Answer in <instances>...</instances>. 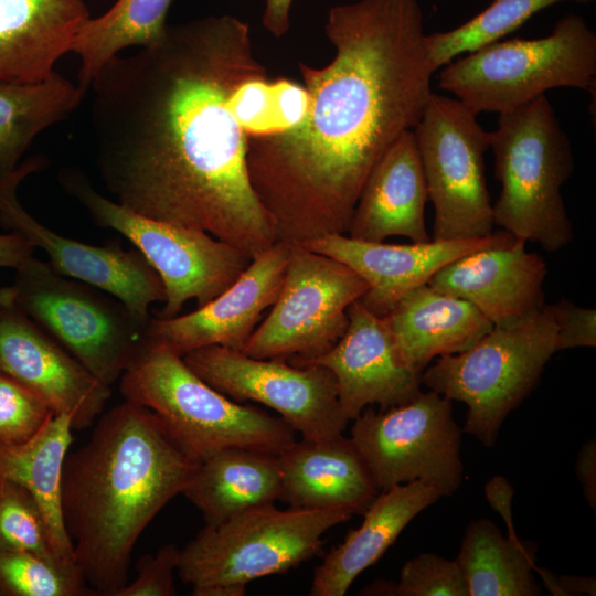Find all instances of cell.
<instances>
[{"label":"cell","instance_id":"obj_1","mask_svg":"<svg viewBox=\"0 0 596 596\" xmlns=\"http://www.w3.org/2000/svg\"><path fill=\"white\" fill-rule=\"evenodd\" d=\"M265 73L248 24L230 14L168 25L156 43L108 61L88 89L97 168L115 201L249 259L274 245L230 99Z\"/></svg>","mask_w":596,"mask_h":596},{"label":"cell","instance_id":"obj_2","mask_svg":"<svg viewBox=\"0 0 596 596\" xmlns=\"http://www.w3.org/2000/svg\"><path fill=\"white\" fill-rule=\"evenodd\" d=\"M324 32L332 60L299 63L309 98L302 124L247 139L251 185L287 244L347 234L371 170L415 128L433 93L418 0L334 6Z\"/></svg>","mask_w":596,"mask_h":596},{"label":"cell","instance_id":"obj_3","mask_svg":"<svg viewBox=\"0 0 596 596\" xmlns=\"http://www.w3.org/2000/svg\"><path fill=\"white\" fill-rule=\"evenodd\" d=\"M196 465L149 409L128 401L104 413L86 444L67 454L62 517L93 595L116 596L128 583L139 536L182 493Z\"/></svg>","mask_w":596,"mask_h":596},{"label":"cell","instance_id":"obj_4","mask_svg":"<svg viewBox=\"0 0 596 596\" xmlns=\"http://www.w3.org/2000/svg\"><path fill=\"white\" fill-rule=\"evenodd\" d=\"M125 401L149 409L174 444L200 462L226 448L279 455L296 440L281 417L222 394L164 345L145 340L120 376Z\"/></svg>","mask_w":596,"mask_h":596},{"label":"cell","instance_id":"obj_5","mask_svg":"<svg viewBox=\"0 0 596 596\" xmlns=\"http://www.w3.org/2000/svg\"><path fill=\"white\" fill-rule=\"evenodd\" d=\"M494 174L501 191L494 225L514 236L557 252L573 240L561 194L574 170L571 141L545 95L499 114L490 132Z\"/></svg>","mask_w":596,"mask_h":596},{"label":"cell","instance_id":"obj_6","mask_svg":"<svg viewBox=\"0 0 596 596\" xmlns=\"http://www.w3.org/2000/svg\"><path fill=\"white\" fill-rule=\"evenodd\" d=\"M352 517L344 510L252 507L205 524L180 549L177 574L193 596H244L252 581L321 554L323 534Z\"/></svg>","mask_w":596,"mask_h":596},{"label":"cell","instance_id":"obj_7","mask_svg":"<svg viewBox=\"0 0 596 596\" xmlns=\"http://www.w3.org/2000/svg\"><path fill=\"white\" fill-rule=\"evenodd\" d=\"M596 34L570 13L550 35L499 40L443 66L438 86L468 109L502 114L556 87L595 92Z\"/></svg>","mask_w":596,"mask_h":596},{"label":"cell","instance_id":"obj_8","mask_svg":"<svg viewBox=\"0 0 596 596\" xmlns=\"http://www.w3.org/2000/svg\"><path fill=\"white\" fill-rule=\"evenodd\" d=\"M557 352L549 305L493 326L472 347L437 358L422 372V385L467 405L464 430L492 447L508 416L535 387Z\"/></svg>","mask_w":596,"mask_h":596},{"label":"cell","instance_id":"obj_9","mask_svg":"<svg viewBox=\"0 0 596 596\" xmlns=\"http://www.w3.org/2000/svg\"><path fill=\"white\" fill-rule=\"evenodd\" d=\"M0 296L24 312L81 362L111 386L146 340L150 320L137 317L114 296L63 276L31 257L17 269Z\"/></svg>","mask_w":596,"mask_h":596},{"label":"cell","instance_id":"obj_10","mask_svg":"<svg viewBox=\"0 0 596 596\" xmlns=\"http://www.w3.org/2000/svg\"><path fill=\"white\" fill-rule=\"evenodd\" d=\"M64 189L87 210L99 226L129 240L159 275L163 308L158 317L178 316L195 299L202 307L230 287L252 259L209 233L147 217L98 193L76 172L60 177Z\"/></svg>","mask_w":596,"mask_h":596},{"label":"cell","instance_id":"obj_11","mask_svg":"<svg viewBox=\"0 0 596 596\" xmlns=\"http://www.w3.org/2000/svg\"><path fill=\"white\" fill-rule=\"evenodd\" d=\"M414 137L434 204V240L481 238L493 233L485 178L490 132L460 100L432 93Z\"/></svg>","mask_w":596,"mask_h":596},{"label":"cell","instance_id":"obj_12","mask_svg":"<svg viewBox=\"0 0 596 596\" xmlns=\"http://www.w3.org/2000/svg\"><path fill=\"white\" fill-rule=\"evenodd\" d=\"M368 288L364 278L340 260L289 244L279 294L242 352L290 364L327 352L348 327V308Z\"/></svg>","mask_w":596,"mask_h":596},{"label":"cell","instance_id":"obj_13","mask_svg":"<svg viewBox=\"0 0 596 596\" xmlns=\"http://www.w3.org/2000/svg\"><path fill=\"white\" fill-rule=\"evenodd\" d=\"M352 421L350 439L379 492L421 481L449 497L460 487L461 430L450 400L429 390L404 405L368 406Z\"/></svg>","mask_w":596,"mask_h":596},{"label":"cell","instance_id":"obj_14","mask_svg":"<svg viewBox=\"0 0 596 596\" xmlns=\"http://www.w3.org/2000/svg\"><path fill=\"white\" fill-rule=\"evenodd\" d=\"M182 359L231 400L253 401L274 409L304 439L340 436L350 422L340 406L336 379L322 365L255 359L221 345L190 351Z\"/></svg>","mask_w":596,"mask_h":596},{"label":"cell","instance_id":"obj_15","mask_svg":"<svg viewBox=\"0 0 596 596\" xmlns=\"http://www.w3.org/2000/svg\"><path fill=\"white\" fill-rule=\"evenodd\" d=\"M43 164L40 157L30 158L12 173L0 177V223L44 251L58 274L114 296L140 319L150 320L149 308L153 302H163L164 288L137 249L127 251L114 243L91 245L60 235L21 205L17 195L19 184Z\"/></svg>","mask_w":596,"mask_h":596},{"label":"cell","instance_id":"obj_16","mask_svg":"<svg viewBox=\"0 0 596 596\" xmlns=\"http://www.w3.org/2000/svg\"><path fill=\"white\" fill-rule=\"evenodd\" d=\"M0 373L39 396L54 415L68 416L73 429L89 427L111 394L110 386L1 296Z\"/></svg>","mask_w":596,"mask_h":596},{"label":"cell","instance_id":"obj_17","mask_svg":"<svg viewBox=\"0 0 596 596\" xmlns=\"http://www.w3.org/2000/svg\"><path fill=\"white\" fill-rule=\"evenodd\" d=\"M348 327L327 352L292 363L318 364L334 376L338 398L349 421L368 407L380 409L404 405L421 392V375L403 361L384 317L368 310L358 299L350 305Z\"/></svg>","mask_w":596,"mask_h":596},{"label":"cell","instance_id":"obj_18","mask_svg":"<svg viewBox=\"0 0 596 596\" xmlns=\"http://www.w3.org/2000/svg\"><path fill=\"white\" fill-rule=\"evenodd\" d=\"M289 244L276 242L255 256L240 277L219 296L194 311L171 318H151L146 340L183 356L190 351L221 345L242 351L275 302L285 276Z\"/></svg>","mask_w":596,"mask_h":596},{"label":"cell","instance_id":"obj_19","mask_svg":"<svg viewBox=\"0 0 596 596\" xmlns=\"http://www.w3.org/2000/svg\"><path fill=\"white\" fill-rule=\"evenodd\" d=\"M513 237L502 230L481 238L386 244L327 234L300 244L340 260L363 277L369 288L359 300L374 315L384 317L405 294L426 285L444 266Z\"/></svg>","mask_w":596,"mask_h":596},{"label":"cell","instance_id":"obj_20","mask_svg":"<svg viewBox=\"0 0 596 596\" xmlns=\"http://www.w3.org/2000/svg\"><path fill=\"white\" fill-rule=\"evenodd\" d=\"M547 266L512 240L455 259L427 283L432 288L475 306L493 326L518 321L544 306Z\"/></svg>","mask_w":596,"mask_h":596},{"label":"cell","instance_id":"obj_21","mask_svg":"<svg viewBox=\"0 0 596 596\" xmlns=\"http://www.w3.org/2000/svg\"><path fill=\"white\" fill-rule=\"evenodd\" d=\"M426 181L413 130L403 132L375 163L354 206L345 235L383 242L405 236L430 241L425 223Z\"/></svg>","mask_w":596,"mask_h":596},{"label":"cell","instance_id":"obj_22","mask_svg":"<svg viewBox=\"0 0 596 596\" xmlns=\"http://www.w3.org/2000/svg\"><path fill=\"white\" fill-rule=\"evenodd\" d=\"M278 457L279 499L291 508L362 514L379 493L361 454L343 435L295 440Z\"/></svg>","mask_w":596,"mask_h":596},{"label":"cell","instance_id":"obj_23","mask_svg":"<svg viewBox=\"0 0 596 596\" xmlns=\"http://www.w3.org/2000/svg\"><path fill=\"white\" fill-rule=\"evenodd\" d=\"M88 19L84 0H0V83L47 78Z\"/></svg>","mask_w":596,"mask_h":596},{"label":"cell","instance_id":"obj_24","mask_svg":"<svg viewBox=\"0 0 596 596\" xmlns=\"http://www.w3.org/2000/svg\"><path fill=\"white\" fill-rule=\"evenodd\" d=\"M440 497L421 481L380 491L362 513L361 525L349 531L315 568L309 595L344 596L353 581L382 557L405 526Z\"/></svg>","mask_w":596,"mask_h":596},{"label":"cell","instance_id":"obj_25","mask_svg":"<svg viewBox=\"0 0 596 596\" xmlns=\"http://www.w3.org/2000/svg\"><path fill=\"white\" fill-rule=\"evenodd\" d=\"M407 366L422 373L435 358L472 347L493 324L470 302L422 285L384 316Z\"/></svg>","mask_w":596,"mask_h":596},{"label":"cell","instance_id":"obj_26","mask_svg":"<svg viewBox=\"0 0 596 596\" xmlns=\"http://www.w3.org/2000/svg\"><path fill=\"white\" fill-rule=\"evenodd\" d=\"M205 524H219L252 507L274 503L280 494L276 454L226 448L198 462L182 493Z\"/></svg>","mask_w":596,"mask_h":596},{"label":"cell","instance_id":"obj_27","mask_svg":"<svg viewBox=\"0 0 596 596\" xmlns=\"http://www.w3.org/2000/svg\"><path fill=\"white\" fill-rule=\"evenodd\" d=\"M72 430L68 416L53 414L29 440L0 444V476L31 492L43 513L57 563L78 572L61 508L62 472L73 441Z\"/></svg>","mask_w":596,"mask_h":596},{"label":"cell","instance_id":"obj_28","mask_svg":"<svg viewBox=\"0 0 596 596\" xmlns=\"http://www.w3.org/2000/svg\"><path fill=\"white\" fill-rule=\"evenodd\" d=\"M536 545L518 536H504L489 519L472 520L456 557L469 596H536L541 589L535 568Z\"/></svg>","mask_w":596,"mask_h":596},{"label":"cell","instance_id":"obj_29","mask_svg":"<svg viewBox=\"0 0 596 596\" xmlns=\"http://www.w3.org/2000/svg\"><path fill=\"white\" fill-rule=\"evenodd\" d=\"M85 93L56 72L39 82L0 83V177L12 173L33 139L65 119Z\"/></svg>","mask_w":596,"mask_h":596},{"label":"cell","instance_id":"obj_30","mask_svg":"<svg viewBox=\"0 0 596 596\" xmlns=\"http://www.w3.org/2000/svg\"><path fill=\"white\" fill-rule=\"evenodd\" d=\"M172 0H117L77 31L71 52L79 57L78 85L87 92L102 67L129 46H149L166 32Z\"/></svg>","mask_w":596,"mask_h":596},{"label":"cell","instance_id":"obj_31","mask_svg":"<svg viewBox=\"0 0 596 596\" xmlns=\"http://www.w3.org/2000/svg\"><path fill=\"white\" fill-rule=\"evenodd\" d=\"M562 1L595 0H492L472 19L445 32L426 34L429 61L436 71L462 53L502 40L541 10Z\"/></svg>","mask_w":596,"mask_h":596},{"label":"cell","instance_id":"obj_32","mask_svg":"<svg viewBox=\"0 0 596 596\" xmlns=\"http://www.w3.org/2000/svg\"><path fill=\"white\" fill-rule=\"evenodd\" d=\"M88 592L78 572L30 552L0 550L2 596H79Z\"/></svg>","mask_w":596,"mask_h":596},{"label":"cell","instance_id":"obj_33","mask_svg":"<svg viewBox=\"0 0 596 596\" xmlns=\"http://www.w3.org/2000/svg\"><path fill=\"white\" fill-rule=\"evenodd\" d=\"M0 550L30 552L60 565L36 500L23 486L1 476Z\"/></svg>","mask_w":596,"mask_h":596},{"label":"cell","instance_id":"obj_34","mask_svg":"<svg viewBox=\"0 0 596 596\" xmlns=\"http://www.w3.org/2000/svg\"><path fill=\"white\" fill-rule=\"evenodd\" d=\"M398 596H469L465 575L455 560L423 553L408 560L396 583Z\"/></svg>","mask_w":596,"mask_h":596},{"label":"cell","instance_id":"obj_35","mask_svg":"<svg viewBox=\"0 0 596 596\" xmlns=\"http://www.w3.org/2000/svg\"><path fill=\"white\" fill-rule=\"evenodd\" d=\"M52 415L44 401L0 373V444L17 445L29 440Z\"/></svg>","mask_w":596,"mask_h":596},{"label":"cell","instance_id":"obj_36","mask_svg":"<svg viewBox=\"0 0 596 596\" xmlns=\"http://www.w3.org/2000/svg\"><path fill=\"white\" fill-rule=\"evenodd\" d=\"M180 549L164 544L153 555H143L137 564V576L125 584L116 596H173L174 572L178 570Z\"/></svg>","mask_w":596,"mask_h":596},{"label":"cell","instance_id":"obj_37","mask_svg":"<svg viewBox=\"0 0 596 596\" xmlns=\"http://www.w3.org/2000/svg\"><path fill=\"white\" fill-rule=\"evenodd\" d=\"M556 326L557 351L596 345V310L561 299L547 304Z\"/></svg>","mask_w":596,"mask_h":596},{"label":"cell","instance_id":"obj_38","mask_svg":"<svg viewBox=\"0 0 596 596\" xmlns=\"http://www.w3.org/2000/svg\"><path fill=\"white\" fill-rule=\"evenodd\" d=\"M576 475L583 494L593 510H596V441L587 440L581 448L576 460Z\"/></svg>","mask_w":596,"mask_h":596},{"label":"cell","instance_id":"obj_39","mask_svg":"<svg viewBox=\"0 0 596 596\" xmlns=\"http://www.w3.org/2000/svg\"><path fill=\"white\" fill-rule=\"evenodd\" d=\"M34 246L21 234H0V267L18 269L33 257Z\"/></svg>","mask_w":596,"mask_h":596},{"label":"cell","instance_id":"obj_40","mask_svg":"<svg viewBox=\"0 0 596 596\" xmlns=\"http://www.w3.org/2000/svg\"><path fill=\"white\" fill-rule=\"evenodd\" d=\"M485 491L491 507L497 510L508 528V535L517 536L513 530L511 502L513 498V488L509 481L501 476L491 478L485 486Z\"/></svg>","mask_w":596,"mask_h":596},{"label":"cell","instance_id":"obj_41","mask_svg":"<svg viewBox=\"0 0 596 596\" xmlns=\"http://www.w3.org/2000/svg\"><path fill=\"white\" fill-rule=\"evenodd\" d=\"M292 0H265L263 26L274 36L280 38L290 29Z\"/></svg>","mask_w":596,"mask_h":596},{"label":"cell","instance_id":"obj_42","mask_svg":"<svg viewBox=\"0 0 596 596\" xmlns=\"http://www.w3.org/2000/svg\"><path fill=\"white\" fill-rule=\"evenodd\" d=\"M557 584L562 596H573L581 594L596 595V581L594 577L577 575H560Z\"/></svg>","mask_w":596,"mask_h":596},{"label":"cell","instance_id":"obj_43","mask_svg":"<svg viewBox=\"0 0 596 596\" xmlns=\"http://www.w3.org/2000/svg\"><path fill=\"white\" fill-rule=\"evenodd\" d=\"M361 594L365 595H397L396 583L387 581H377L366 586Z\"/></svg>","mask_w":596,"mask_h":596}]
</instances>
